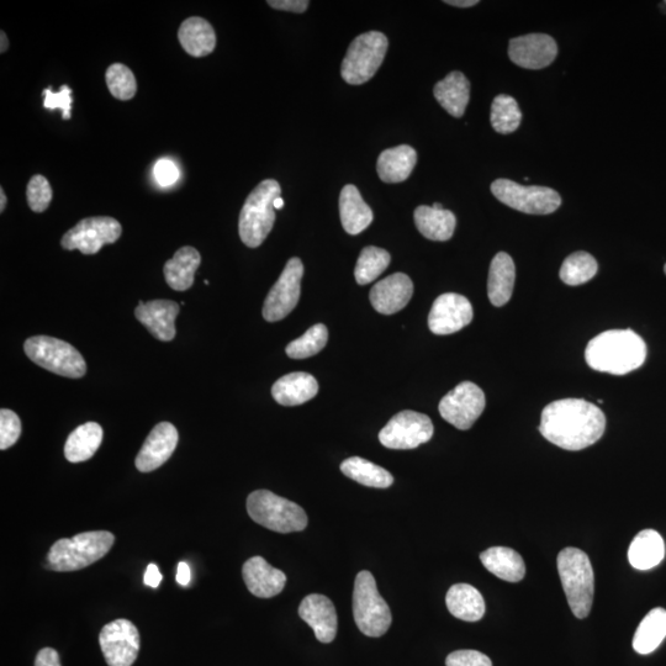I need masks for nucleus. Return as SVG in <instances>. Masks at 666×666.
Segmentation results:
<instances>
[{"label":"nucleus","mask_w":666,"mask_h":666,"mask_svg":"<svg viewBox=\"0 0 666 666\" xmlns=\"http://www.w3.org/2000/svg\"><path fill=\"white\" fill-rule=\"evenodd\" d=\"M435 432L430 417L420 412L401 411L379 433V441L390 449H414L431 440Z\"/></svg>","instance_id":"f8f14e48"},{"label":"nucleus","mask_w":666,"mask_h":666,"mask_svg":"<svg viewBox=\"0 0 666 666\" xmlns=\"http://www.w3.org/2000/svg\"><path fill=\"white\" fill-rule=\"evenodd\" d=\"M123 227L109 216L83 219L62 237L61 245L67 251L78 250L83 255H97L105 245L120 239Z\"/></svg>","instance_id":"9b49d317"},{"label":"nucleus","mask_w":666,"mask_h":666,"mask_svg":"<svg viewBox=\"0 0 666 666\" xmlns=\"http://www.w3.org/2000/svg\"><path fill=\"white\" fill-rule=\"evenodd\" d=\"M103 435L102 426L95 422L77 427L67 438L65 446L67 461L71 463L89 461L102 444Z\"/></svg>","instance_id":"72a5a7b5"},{"label":"nucleus","mask_w":666,"mask_h":666,"mask_svg":"<svg viewBox=\"0 0 666 666\" xmlns=\"http://www.w3.org/2000/svg\"><path fill=\"white\" fill-rule=\"evenodd\" d=\"M268 5L273 9L284 10V12L304 13L309 7L308 0H269Z\"/></svg>","instance_id":"de8ad7c7"},{"label":"nucleus","mask_w":666,"mask_h":666,"mask_svg":"<svg viewBox=\"0 0 666 666\" xmlns=\"http://www.w3.org/2000/svg\"><path fill=\"white\" fill-rule=\"evenodd\" d=\"M177 583L182 586H187L190 583V579H192V572H190L189 565L185 562H181L178 564V569H177Z\"/></svg>","instance_id":"3c124183"},{"label":"nucleus","mask_w":666,"mask_h":666,"mask_svg":"<svg viewBox=\"0 0 666 666\" xmlns=\"http://www.w3.org/2000/svg\"><path fill=\"white\" fill-rule=\"evenodd\" d=\"M515 279L514 259L505 252H499L490 264L488 295L491 304L500 308L509 303L514 293Z\"/></svg>","instance_id":"b1692460"},{"label":"nucleus","mask_w":666,"mask_h":666,"mask_svg":"<svg viewBox=\"0 0 666 666\" xmlns=\"http://www.w3.org/2000/svg\"><path fill=\"white\" fill-rule=\"evenodd\" d=\"M178 314L179 305L171 300L140 301L135 310L136 319L162 342L172 341L176 337L174 321Z\"/></svg>","instance_id":"aec40b11"},{"label":"nucleus","mask_w":666,"mask_h":666,"mask_svg":"<svg viewBox=\"0 0 666 666\" xmlns=\"http://www.w3.org/2000/svg\"><path fill=\"white\" fill-rule=\"evenodd\" d=\"M341 470L346 477L369 488L387 489L394 483L393 475L387 469L361 457L346 459L341 464Z\"/></svg>","instance_id":"c9c22d12"},{"label":"nucleus","mask_w":666,"mask_h":666,"mask_svg":"<svg viewBox=\"0 0 666 666\" xmlns=\"http://www.w3.org/2000/svg\"><path fill=\"white\" fill-rule=\"evenodd\" d=\"M597 269L599 266H597L596 259L588 252H575L565 259L559 276L565 284L576 287V285L588 283L594 278Z\"/></svg>","instance_id":"58836bf2"},{"label":"nucleus","mask_w":666,"mask_h":666,"mask_svg":"<svg viewBox=\"0 0 666 666\" xmlns=\"http://www.w3.org/2000/svg\"><path fill=\"white\" fill-rule=\"evenodd\" d=\"M105 79H107L109 92L114 98L126 102L135 97L137 83L134 73L129 67L121 65V63H114L105 73Z\"/></svg>","instance_id":"a19ab883"},{"label":"nucleus","mask_w":666,"mask_h":666,"mask_svg":"<svg viewBox=\"0 0 666 666\" xmlns=\"http://www.w3.org/2000/svg\"><path fill=\"white\" fill-rule=\"evenodd\" d=\"M178 431L169 422H161L146 438L136 457V468L141 473H150L162 467L172 457L178 444Z\"/></svg>","instance_id":"a211bd4d"},{"label":"nucleus","mask_w":666,"mask_h":666,"mask_svg":"<svg viewBox=\"0 0 666 666\" xmlns=\"http://www.w3.org/2000/svg\"><path fill=\"white\" fill-rule=\"evenodd\" d=\"M664 272H665V274H666V264H665V267H664Z\"/></svg>","instance_id":"13d9d810"},{"label":"nucleus","mask_w":666,"mask_h":666,"mask_svg":"<svg viewBox=\"0 0 666 666\" xmlns=\"http://www.w3.org/2000/svg\"><path fill=\"white\" fill-rule=\"evenodd\" d=\"M473 316V306L465 296L447 293L438 296L433 303L428 327L435 335H452L468 326Z\"/></svg>","instance_id":"dca6fc26"},{"label":"nucleus","mask_w":666,"mask_h":666,"mask_svg":"<svg viewBox=\"0 0 666 666\" xmlns=\"http://www.w3.org/2000/svg\"><path fill=\"white\" fill-rule=\"evenodd\" d=\"M414 294V283L404 273H395L370 290L369 299L379 314L393 315L403 310Z\"/></svg>","instance_id":"6ab92c4d"},{"label":"nucleus","mask_w":666,"mask_h":666,"mask_svg":"<svg viewBox=\"0 0 666 666\" xmlns=\"http://www.w3.org/2000/svg\"><path fill=\"white\" fill-rule=\"evenodd\" d=\"M606 417L594 404L583 399L554 401L542 412L541 431L547 441L565 451H581L604 436Z\"/></svg>","instance_id":"f257e3e1"},{"label":"nucleus","mask_w":666,"mask_h":666,"mask_svg":"<svg viewBox=\"0 0 666 666\" xmlns=\"http://www.w3.org/2000/svg\"><path fill=\"white\" fill-rule=\"evenodd\" d=\"M447 666H493L488 655L478 650H457L449 654L446 660Z\"/></svg>","instance_id":"a18cd8bd"},{"label":"nucleus","mask_w":666,"mask_h":666,"mask_svg":"<svg viewBox=\"0 0 666 666\" xmlns=\"http://www.w3.org/2000/svg\"><path fill=\"white\" fill-rule=\"evenodd\" d=\"M178 39L185 52L192 57H205L214 52L216 35L208 20L192 17L183 21Z\"/></svg>","instance_id":"a878e982"},{"label":"nucleus","mask_w":666,"mask_h":666,"mask_svg":"<svg viewBox=\"0 0 666 666\" xmlns=\"http://www.w3.org/2000/svg\"><path fill=\"white\" fill-rule=\"evenodd\" d=\"M446 604L451 615L465 622H477L485 615L483 595L469 584H456L448 590Z\"/></svg>","instance_id":"7c9ffc66"},{"label":"nucleus","mask_w":666,"mask_h":666,"mask_svg":"<svg viewBox=\"0 0 666 666\" xmlns=\"http://www.w3.org/2000/svg\"><path fill=\"white\" fill-rule=\"evenodd\" d=\"M5 206H7V195L4 193V189L0 188V211L5 210Z\"/></svg>","instance_id":"5fc2aeb1"},{"label":"nucleus","mask_w":666,"mask_h":666,"mask_svg":"<svg viewBox=\"0 0 666 666\" xmlns=\"http://www.w3.org/2000/svg\"><path fill=\"white\" fill-rule=\"evenodd\" d=\"M481 563L499 579L518 583L526 574V565L514 549L493 547L480 554Z\"/></svg>","instance_id":"c85d7f7f"},{"label":"nucleus","mask_w":666,"mask_h":666,"mask_svg":"<svg viewBox=\"0 0 666 666\" xmlns=\"http://www.w3.org/2000/svg\"><path fill=\"white\" fill-rule=\"evenodd\" d=\"M417 153L411 146L401 145L380 153L378 176L385 183H401L411 176L416 166Z\"/></svg>","instance_id":"bb28decb"},{"label":"nucleus","mask_w":666,"mask_h":666,"mask_svg":"<svg viewBox=\"0 0 666 666\" xmlns=\"http://www.w3.org/2000/svg\"><path fill=\"white\" fill-rule=\"evenodd\" d=\"M283 206H284V200L282 199V197L277 198L276 202H274V208H276V210H280L283 209Z\"/></svg>","instance_id":"6e6d98bb"},{"label":"nucleus","mask_w":666,"mask_h":666,"mask_svg":"<svg viewBox=\"0 0 666 666\" xmlns=\"http://www.w3.org/2000/svg\"><path fill=\"white\" fill-rule=\"evenodd\" d=\"M666 637V611L654 609L643 618L633 638V648L637 653H653Z\"/></svg>","instance_id":"f704fd0d"},{"label":"nucleus","mask_w":666,"mask_h":666,"mask_svg":"<svg viewBox=\"0 0 666 666\" xmlns=\"http://www.w3.org/2000/svg\"><path fill=\"white\" fill-rule=\"evenodd\" d=\"M327 340H329V331L327 327L322 324H317L308 331L305 335L289 343L287 346L288 356L293 359H305L315 356V354L324 350Z\"/></svg>","instance_id":"ea45409f"},{"label":"nucleus","mask_w":666,"mask_h":666,"mask_svg":"<svg viewBox=\"0 0 666 666\" xmlns=\"http://www.w3.org/2000/svg\"><path fill=\"white\" fill-rule=\"evenodd\" d=\"M491 125L499 134H512L521 124L522 113L515 98L500 94L491 105Z\"/></svg>","instance_id":"4c0bfd02"},{"label":"nucleus","mask_w":666,"mask_h":666,"mask_svg":"<svg viewBox=\"0 0 666 666\" xmlns=\"http://www.w3.org/2000/svg\"><path fill=\"white\" fill-rule=\"evenodd\" d=\"M247 512L258 525L273 532H300L308 526V516L298 504L268 490L253 491L248 496Z\"/></svg>","instance_id":"423d86ee"},{"label":"nucleus","mask_w":666,"mask_h":666,"mask_svg":"<svg viewBox=\"0 0 666 666\" xmlns=\"http://www.w3.org/2000/svg\"><path fill=\"white\" fill-rule=\"evenodd\" d=\"M299 616L313 628L317 641L331 643L337 634V612L329 597L306 596L299 606Z\"/></svg>","instance_id":"412c9836"},{"label":"nucleus","mask_w":666,"mask_h":666,"mask_svg":"<svg viewBox=\"0 0 666 666\" xmlns=\"http://www.w3.org/2000/svg\"><path fill=\"white\" fill-rule=\"evenodd\" d=\"M444 3L453 5V7L457 8H470L479 4L478 0H447V2Z\"/></svg>","instance_id":"603ef678"},{"label":"nucleus","mask_w":666,"mask_h":666,"mask_svg":"<svg viewBox=\"0 0 666 666\" xmlns=\"http://www.w3.org/2000/svg\"><path fill=\"white\" fill-rule=\"evenodd\" d=\"M44 108L47 110H62V119H71L72 109V89L68 86H62L61 91L58 93L52 92L51 88L45 89L44 93Z\"/></svg>","instance_id":"c03bdc74"},{"label":"nucleus","mask_w":666,"mask_h":666,"mask_svg":"<svg viewBox=\"0 0 666 666\" xmlns=\"http://www.w3.org/2000/svg\"><path fill=\"white\" fill-rule=\"evenodd\" d=\"M162 574L156 564H148L144 576V583L152 589H157L161 585Z\"/></svg>","instance_id":"8fccbe9b"},{"label":"nucleus","mask_w":666,"mask_h":666,"mask_svg":"<svg viewBox=\"0 0 666 666\" xmlns=\"http://www.w3.org/2000/svg\"><path fill=\"white\" fill-rule=\"evenodd\" d=\"M485 394L477 384L463 382L449 391L440 403V414L448 424L467 431L485 409Z\"/></svg>","instance_id":"ddd939ff"},{"label":"nucleus","mask_w":666,"mask_h":666,"mask_svg":"<svg viewBox=\"0 0 666 666\" xmlns=\"http://www.w3.org/2000/svg\"><path fill=\"white\" fill-rule=\"evenodd\" d=\"M433 93L448 114L462 118L470 99V82L462 72H452L436 84Z\"/></svg>","instance_id":"cd10ccee"},{"label":"nucleus","mask_w":666,"mask_h":666,"mask_svg":"<svg viewBox=\"0 0 666 666\" xmlns=\"http://www.w3.org/2000/svg\"><path fill=\"white\" fill-rule=\"evenodd\" d=\"M115 537L108 531L83 532L73 538H62L51 547L46 568L55 572H77L98 562L114 546Z\"/></svg>","instance_id":"7ed1b4c3"},{"label":"nucleus","mask_w":666,"mask_h":666,"mask_svg":"<svg viewBox=\"0 0 666 666\" xmlns=\"http://www.w3.org/2000/svg\"><path fill=\"white\" fill-rule=\"evenodd\" d=\"M557 55V42L546 34H530L510 41L511 61L527 70H542L551 65Z\"/></svg>","instance_id":"f3484780"},{"label":"nucleus","mask_w":666,"mask_h":666,"mask_svg":"<svg viewBox=\"0 0 666 666\" xmlns=\"http://www.w3.org/2000/svg\"><path fill=\"white\" fill-rule=\"evenodd\" d=\"M26 356L37 366L66 378H82L87 364L76 348L65 341L49 336H35L25 342Z\"/></svg>","instance_id":"6e6552de"},{"label":"nucleus","mask_w":666,"mask_h":666,"mask_svg":"<svg viewBox=\"0 0 666 666\" xmlns=\"http://www.w3.org/2000/svg\"><path fill=\"white\" fill-rule=\"evenodd\" d=\"M353 616L359 631L368 637L384 636L393 622L390 607L380 596L372 573L363 570L354 581Z\"/></svg>","instance_id":"0eeeda50"},{"label":"nucleus","mask_w":666,"mask_h":666,"mask_svg":"<svg viewBox=\"0 0 666 666\" xmlns=\"http://www.w3.org/2000/svg\"><path fill=\"white\" fill-rule=\"evenodd\" d=\"M242 576L248 591L261 599L279 595L287 584V576L282 570L273 568L262 557L248 559L243 564Z\"/></svg>","instance_id":"4be33fe9"},{"label":"nucleus","mask_w":666,"mask_h":666,"mask_svg":"<svg viewBox=\"0 0 666 666\" xmlns=\"http://www.w3.org/2000/svg\"><path fill=\"white\" fill-rule=\"evenodd\" d=\"M100 648L109 666H131L140 652V633L129 620H116L104 626Z\"/></svg>","instance_id":"2eb2a0df"},{"label":"nucleus","mask_w":666,"mask_h":666,"mask_svg":"<svg viewBox=\"0 0 666 666\" xmlns=\"http://www.w3.org/2000/svg\"><path fill=\"white\" fill-rule=\"evenodd\" d=\"M647 358L643 338L632 330H610L592 338L585 351L586 363L601 373L625 375L642 367Z\"/></svg>","instance_id":"f03ea898"},{"label":"nucleus","mask_w":666,"mask_h":666,"mask_svg":"<svg viewBox=\"0 0 666 666\" xmlns=\"http://www.w3.org/2000/svg\"><path fill=\"white\" fill-rule=\"evenodd\" d=\"M319 391V384L313 375L296 372L284 375L273 385L272 395L278 404L298 406L314 399Z\"/></svg>","instance_id":"5701e85b"},{"label":"nucleus","mask_w":666,"mask_h":666,"mask_svg":"<svg viewBox=\"0 0 666 666\" xmlns=\"http://www.w3.org/2000/svg\"><path fill=\"white\" fill-rule=\"evenodd\" d=\"M282 194V188L274 179H266L248 195L241 210L239 231L247 247L257 248L267 239L276 221L274 202Z\"/></svg>","instance_id":"39448f33"},{"label":"nucleus","mask_w":666,"mask_h":666,"mask_svg":"<svg viewBox=\"0 0 666 666\" xmlns=\"http://www.w3.org/2000/svg\"><path fill=\"white\" fill-rule=\"evenodd\" d=\"M665 555V544L662 536L654 530L639 532L629 546L628 559L637 570H649L657 567Z\"/></svg>","instance_id":"473e14b6"},{"label":"nucleus","mask_w":666,"mask_h":666,"mask_svg":"<svg viewBox=\"0 0 666 666\" xmlns=\"http://www.w3.org/2000/svg\"><path fill=\"white\" fill-rule=\"evenodd\" d=\"M0 52L4 54L5 51L8 50L9 47V40L7 34L4 33V31H0Z\"/></svg>","instance_id":"864d4df0"},{"label":"nucleus","mask_w":666,"mask_h":666,"mask_svg":"<svg viewBox=\"0 0 666 666\" xmlns=\"http://www.w3.org/2000/svg\"><path fill=\"white\" fill-rule=\"evenodd\" d=\"M21 435V421L14 411H0V449L5 451L18 442Z\"/></svg>","instance_id":"37998d69"},{"label":"nucleus","mask_w":666,"mask_h":666,"mask_svg":"<svg viewBox=\"0 0 666 666\" xmlns=\"http://www.w3.org/2000/svg\"><path fill=\"white\" fill-rule=\"evenodd\" d=\"M491 192L502 204L525 214H552L562 204L560 195L551 188L536 185L525 187L509 179L495 181L491 184Z\"/></svg>","instance_id":"9d476101"},{"label":"nucleus","mask_w":666,"mask_h":666,"mask_svg":"<svg viewBox=\"0 0 666 666\" xmlns=\"http://www.w3.org/2000/svg\"><path fill=\"white\" fill-rule=\"evenodd\" d=\"M26 198L34 213H44L52 200V188L49 181L41 174H36L30 179L28 189H26Z\"/></svg>","instance_id":"79ce46f5"},{"label":"nucleus","mask_w":666,"mask_h":666,"mask_svg":"<svg viewBox=\"0 0 666 666\" xmlns=\"http://www.w3.org/2000/svg\"><path fill=\"white\" fill-rule=\"evenodd\" d=\"M35 666H62L60 655L52 648L41 649L36 655Z\"/></svg>","instance_id":"09e8293b"},{"label":"nucleus","mask_w":666,"mask_h":666,"mask_svg":"<svg viewBox=\"0 0 666 666\" xmlns=\"http://www.w3.org/2000/svg\"><path fill=\"white\" fill-rule=\"evenodd\" d=\"M202 263V257L194 247L179 248L176 255L165 264L166 282L173 290L184 292L192 287L195 272Z\"/></svg>","instance_id":"c756f323"},{"label":"nucleus","mask_w":666,"mask_h":666,"mask_svg":"<svg viewBox=\"0 0 666 666\" xmlns=\"http://www.w3.org/2000/svg\"><path fill=\"white\" fill-rule=\"evenodd\" d=\"M415 224L422 236L432 241H448L456 230V216L449 210L422 205L415 210Z\"/></svg>","instance_id":"2f4dec72"},{"label":"nucleus","mask_w":666,"mask_h":666,"mask_svg":"<svg viewBox=\"0 0 666 666\" xmlns=\"http://www.w3.org/2000/svg\"><path fill=\"white\" fill-rule=\"evenodd\" d=\"M340 216L343 229L347 234L358 235L372 224V209L364 202L357 187L346 185L340 195Z\"/></svg>","instance_id":"393cba45"},{"label":"nucleus","mask_w":666,"mask_h":666,"mask_svg":"<svg viewBox=\"0 0 666 666\" xmlns=\"http://www.w3.org/2000/svg\"><path fill=\"white\" fill-rule=\"evenodd\" d=\"M558 573L575 617L590 615L594 601V570L588 554L578 548H565L558 555Z\"/></svg>","instance_id":"20e7f679"},{"label":"nucleus","mask_w":666,"mask_h":666,"mask_svg":"<svg viewBox=\"0 0 666 666\" xmlns=\"http://www.w3.org/2000/svg\"><path fill=\"white\" fill-rule=\"evenodd\" d=\"M432 208H435L437 210H442L443 206L440 203H435V204H433Z\"/></svg>","instance_id":"4d7b16f0"},{"label":"nucleus","mask_w":666,"mask_h":666,"mask_svg":"<svg viewBox=\"0 0 666 666\" xmlns=\"http://www.w3.org/2000/svg\"><path fill=\"white\" fill-rule=\"evenodd\" d=\"M153 174H155L157 183L162 187H168V185L176 183L179 178L177 166L169 160L158 161L155 168H153Z\"/></svg>","instance_id":"49530a36"},{"label":"nucleus","mask_w":666,"mask_h":666,"mask_svg":"<svg viewBox=\"0 0 666 666\" xmlns=\"http://www.w3.org/2000/svg\"><path fill=\"white\" fill-rule=\"evenodd\" d=\"M303 276V262L296 257L289 259L277 283L273 285L264 301V319L268 322H277L292 313L299 303Z\"/></svg>","instance_id":"4468645a"},{"label":"nucleus","mask_w":666,"mask_h":666,"mask_svg":"<svg viewBox=\"0 0 666 666\" xmlns=\"http://www.w3.org/2000/svg\"><path fill=\"white\" fill-rule=\"evenodd\" d=\"M390 261L389 252L383 248L374 246L364 248L358 258L356 269H354L357 283L367 285L374 282L389 267Z\"/></svg>","instance_id":"e433bc0d"},{"label":"nucleus","mask_w":666,"mask_h":666,"mask_svg":"<svg viewBox=\"0 0 666 666\" xmlns=\"http://www.w3.org/2000/svg\"><path fill=\"white\" fill-rule=\"evenodd\" d=\"M388 45L387 36L378 31L357 36L342 62V78L352 86L370 81L382 66Z\"/></svg>","instance_id":"1a4fd4ad"}]
</instances>
